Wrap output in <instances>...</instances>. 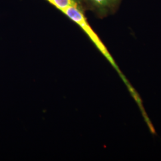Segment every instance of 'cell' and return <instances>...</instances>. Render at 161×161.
<instances>
[{
  "label": "cell",
  "mask_w": 161,
  "mask_h": 161,
  "mask_svg": "<svg viewBox=\"0 0 161 161\" xmlns=\"http://www.w3.org/2000/svg\"><path fill=\"white\" fill-rule=\"evenodd\" d=\"M56 7L60 11L69 17L74 22L76 23L86 34L90 39L106 58L110 63L118 70L114 58L110 54L106 47L98 38L97 35L93 31L88 22L85 15V8L81 0H46Z\"/></svg>",
  "instance_id": "1"
},
{
  "label": "cell",
  "mask_w": 161,
  "mask_h": 161,
  "mask_svg": "<svg viewBox=\"0 0 161 161\" xmlns=\"http://www.w3.org/2000/svg\"><path fill=\"white\" fill-rule=\"evenodd\" d=\"M85 9L94 12L98 16L104 17L115 12L122 0H81Z\"/></svg>",
  "instance_id": "2"
}]
</instances>
